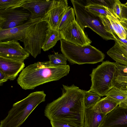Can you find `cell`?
I'll return each instance as SVG.
<instances>
[{
    "label": "cell",
    "mask_w": 127,
    "mask_h": 127,
    "mask_svg": "<svg viewBox=\"0 0 127 127\" xmlns=\"http://www.w3.org/2000/svg\"><path fill=\"white\" fill-rule=\"evenodd\" d=\"M76 16V21L82 29L86 27L92 30L106 40L115 39L113 35L105 30L100 18L85 9L84 5L78 0H72Z\"/></svg>",
    "instance_id": "cell-6"
},
{
    "label": "cell",
    "mask_w": 127,
    "mask_h": 127,
    "mask_svg": "<svg viewBox=\"0 0 127 127\" xmlns=\"http://www.w3.org/2000/svg\"><path fill=\"white\" fill-rule=\"evenodd\" d=\"M121 4L119 0H114L111 9L115 17L119 21L123 18Z\"/></svg>",
    "instance_id": "cell-27"
},
{
    "label": "cell",
    "mask_w": 127,
    "mask_h": 127,
    "mask_svg": "<svg viewBox=\"0 0 127 127\" xmlns=\"http://www.w3.org/2000/svg\"><path fill=\"white\" fill-rule=\"evenodd\" d=\"M8 80L7 76L2 71L0 70V86L2 85L3 83Z\"/></svg>",
    "instance_id": "cell-33"
},
{
    "label": "cell",
    "mask_w": 127,
    "mask_h": 127,
    "mask_svg": "<svg viewBox=\"0 0 127 127\" xmlns=\"http://www.w3.org/2000/svg\"><path fill=\"white\" fill-rule=\"evenodd\" d=\"M41 21V18L30 19L24 24L13 28L0 29V41H18L23 39L28 31L34 25Z\"/></svg>",
    "instance_id": "cell-12"
},
{
    "label": "cell",
    "mask_w": 127,
    "mask_h": 127,
    "mask_svg": "<svg viewBox=\"0 0 127 127\" xmlns=\"http://www.w3.org/2000/svg\"><path fill=\"white\" fill-rule=\"evenodd\" d=\"M28 0H0V10L21 6Z\"/></svg>",
    "instance_id": "cell-26"
},
{
    "label": "cell",
    "mask_w": 127,
    "mask_h": 127,
    "mask_svg": "<svg viewBox=\"0 0 127 127\" xmlns=\"http://www.w3.org/2000/svg\"><path fill=\"white\" fill-rule=\"evenodd\" d=\"M62 85L61 96L47 104L44 115L50 120L54 119L73 127H83L86 91L74 84Z\"/></svg>",
    "instance_id": "cell-1"
},
{
    "label": "cell",
    "mask_w": 127,
    "mask_h": 127,
    "mask_svg": "<svg viewBox=\"0 0 127 127\" xmlns=\"http://www.w3.org/2000/svg\"><path fill=\"white\" fill-rule=\"evenodd\" d=\"M70 71L68 65L56 66L51 65L48 61L38 62L24 68L17 82L24 90L33 89L45 83L59 80L67 75Z\"/></svg>",
    "instance_id": "cell-2"
},
{
    "label": "cell",
    "mask_w": 127,
    "mask_h": 127,
    "mask_svg": "<svg viewBox=\"0 0 127 127\" xmlns=\"http://www.w3.org/2000/svg\"><path fill=\"white\" fill-rule=\"evenodd\" d=\"M60 40L61 51L71 64H94L101 62L104 59V54L90 44L82 46L63 39Z\"/></svg>",
    "instance_id": "cell-4"
},
{
    "label": "cell",
    "mask_w": 127,
    "mask_h": 127,
    "mask_svg": "<svg viewBox=\"0 0 127 127\" xmlns=\"http://www.w3.org/2000/svg\"><path fill=\"white\" fill-rule=\"evenodd\" d=\"M118 105L120 107L127 108V98L121 102Z\"/></svg>",
    "instance_id": "cell-36"
},
{
    "label": "cell",
    "mask_w": 127,
    "mask_h": 127,
    "mask_svg": "<svg viewBox=\"0 0 127 127\" xmlns=\"http://www.w3.org/2000/svg\"><path fill=\"white\" fill-rule=\"evenodd\" d=\"M119 21L125 30L127 31V20L123 18Z\"/></svg>",
    "instance_id": "cell-35"
},
{
    "label": "cell",
    "mask_w": 127,
    "mask_h": 127,
    "mask_svg": "<svg viewBox=\"0 0 127 127\" xmlns=\"http://www.w3.org/2000/svg\"><path fill=\"white\" fill-rule=\"evenodd\" d=\"M119 104L111 97L106 96L101 99L95 105L101 113L107 115Z\"/></svg>",
    "instance_id": "cell-19"
},
{
    "label": "cell",
    "mask_w": 127,
    "mask_h": 127,
    "mask_svg": "<svg viewBox=\"0 0 127 127\" xmlns=\"http://www.w3.org/2000/svg\"><path fill=\"white\" fill-rule=\"evenodd\" d=\"M50 122L52 127H75L54 119L51 120Z\"/></svg>",
    "instance_id": "cell-31"
},
{
    "label": "cell",
    "mask_w": 127,
    "mask_h": 127,
    "mask_svg": "<svg viewBox=\"0 0 127 127\" xmlns=\"http://www.w3.org/2000/svg\"><path fill=\"white\" fill-rule=\"evenodd\" d=\"M61 39H63V38L60 31L48 28L42 49L44 51H48L54 47L58 41Z\"/></svg>",
    "instance_id": "cell-18"
},
{
    "label": "cell",
    "mask_w": 127,
    "mask_h": 127,
    "mask_svg": "<svg viewBox=\"0 0 127 127\" xmlns=\"http://www.w3.org/2000/svg\"><path fill=\"white\" fill-rule=\"evenodd\" d=\"M85 9L97 17L107 16L109 14L108 8L97 4H91L86 5Z\"/></svg>",
    "instance_id": "cell-24"
},
{
    "label": "cell",
    "mask_w": 127,
    "mask_h": 127,
    "mask_svg": "<svg viewBox=\"0 0 127 127\" xmlns=\"http://www.w3.org/2000/svg\"><path fill=\"white\" fill-rule=\"evenodd\" d=\"M49 64L51 65L56 66H62L67 65L66 57L63 54L55 52L54 54L48 56Z\"/></svg>",
    "instance_id": "cell-25"
},
{
    "label": "cell",
    "mask_w": 127,
    "mask_h": 127,
    "mask_svg": "<svg viewBox=\"0 0 127 127\" xmlns=\"http://www.w3.org/2000/svg\"><path fill=\"white\" fill-rule=\"evenodd\" d=\"M106 31L111 34L116 39L118 36L115 32L111 23L106 16H101L99 17Z\"/></svg>",
    "instance_id": "cell-28"
},
{
    "label": "cell",
    "mask_w": 127,
    "mask_h": 127,
    "mask_svg": "<svg viewBox=\"0 0 127 127\" xmlns=\"http://www.w3.org/2000/svg\"><path fill=\"white\" fill-rule=\"evenodd\" d=\"M25 67L24 62L0 57V70L3 72L10 80L15 79Z\"/></svg>",
    "instance_id": "cell-14"
},
{
    "label": "cell",
    "mask_w": 127,
    "mask_h": 127,
    "mask_svg": "<svg viewBox=\"0 0 127 127\" xmlns=\"http://www.w3.org/2000/svg\"><path fill=\"white\" fill-rule=\"evenodd\" d=\"M30 54L18 41H0V57L24 62Z\"/></svg>",
    "instance_id": "cell-11"
},
{
    "label": "cell",
    "mask_w": 127,
    "mask_h": 127,
    "mask_svg": "<svg viewBox=\"0 0 127 127\" xmlns=\"http://www.w3.org/2000/svg\"><path fill=\"white\" fill-rule=\"evenodd\" d=\"M101 96L96 93L89 90L85 93L84 98L85 108H88L95 105L101 99Z\"/></svg>",
    "instance_id": "cell-23"
},
{
    "label": "cell",
    "mask_w": 127,
    "mask_h": 127,
    "mask_svg": "<svg viewBox=\"0 0 127 127\" xmlns=\"http://www.w3.org/2000/svg\"><path fill=\"white\" fill-rule=\"evenodd\" d=\"M123 4L124 5H125V6H127V2H126V3H125V4Z\"/></svg>",
    "instance_id": "cell-37"
},
{
    "label": "cell",
    "mask_w": 127,
    "mask_h": 127,
    "mask_svg": "<svg viewBox=\"0 0 127 127\" xmlns=\"http://www.w3.org/2000/svg\"><path fill=\"white\" fill-rule=\"evenodd\" d=\"M75 15L73 8L68 6L62 18L58 29L61 31L66 27L75 19Z\"/></svg>",
    "instance_id": "cell-22"
},
{
    "label": "cell",
    "mask_w": 127,
    "mask_h": 127,
    "mask_svg": "<svg viewBox=\"0 0 127 127\" xmlns=\"http://www.w3.org/2000/svg\"><path fill=\"white\" fill-rule=\"evenodd\" d=\"M30 19V13L22 7L0 10V29L13 28L24 24Z\"/></svg>",
    "instance_id": "cell-8"
},
{
    "label": "cell",
    "mask_w": 127,
    "mask_h": 127,
    "mask_svg": "<svg viewBox=\"0 0 127 127\" xmlns=\"http://www.w3.org/2000/svg\"><path fill=\"white\" fill-rule=\"evenodd\" d=\"M68 6L67 0H53L41 21L46 22L49 28L58 29Z\"/></svg>",
    "instance_id": "cell-10"
},
{
    "label": "cell",
    "mask_w": 127,
    "mask_h": 127,
    "mask_svg": "<svg viewBox=\"0 0 127 127\" xmlns=\"http://www.w3.org/2000/svg\"><path fill=\"white\" fill-rule=\"evenodd\" d=\"M108 11L109 14L106 17L110 21L115 32L120 38L126 39L127 34L125 29L119 20L115 17L111 9L108 8Z\"/></svg>",
    "instance_id": "cell-20"
},
{
    "label": "cell",
    "mask_w": 127,
    "mask_h": 127,
    "mask_svg": "<svg viewBox=\"0 0 127 127\" xmlns=\"http://www.w3.org/2000/svg\"><path fill=\"white\" fill-rule=\"evenodd\" d=\"M60 32L63 39L77 45L87 46L92 42L75 19Z\"/></svg>",
    "instance_id": "cell-9"
},
{
    "label": "cell",
    "mask_w": 127,
    "mask_h": 127,
    "mask_svg": "<svg viewBox=\"0 0 127 127\" xmlns=\"http://www.w3.org/2000/svg\"><path fill=\"white\" fill-rule=\"evenodd\" d=\"M85 5L91 4H97L111 9L114 0H88L85 1Z\"/></svg>",
    "instance_id": "cell-29"
},
{
    "label": "cell",
    "mask_w": 127,
    "mask_h": 127,
    "mask_svg": "<svg viewBox=\"0 0 127 127\" xmlns=\"http://www.w3.org/2000/svg\"><path fill=\"white\" fill-rule=\"evenodd\" d=\"M117 68V75L127 76V66L116 63Z\"/></svg>",
    "instance_id": "cell-30"
},
{
    "label": "cell",
    "mask_w": 127,
    "mask_h": 127,
    "mask_svg": "<svg viewBox=\"0 0 127 127\" xmlns=\"http://www.w3.org/2000/svg\"><path fill=\"white\" fill-rule=\"evenodd\" d=\"M117 75L115 63L104 61L93 69L90 76L92 85L90 91L101 96H105L114 86V80Z\"/></svg>",
    "instance_id": "cell-5"
},
{
    "label": "cell",
    "mask_w": 127,
    "mask_h": 127,
    "mask_svg": "<svg viewBox=\"0 0 127 127\" xmlns=\"http://www.w3.org/2000/svg\"><path fill=\"white\" fill-rule=\"evenodd\" d=\"M53 0H28L21 7L30 13L31 19H41L46 13Z\"/></svg>",
    "instance_id": "cell-15"
},
{
    "label": "cell",
    "mask_w": 127,
    "mask_h": 127,
    "mask_svg": "<svg viewBox=\"0 0 127 127\" xmlns=\"http://www.w3.org/2000/svg\"><path fill=\"white\" fill-rule=\"evenodd\" d=\"M100 127H127V108L117 106L107 115Z\"/></svg>",
    "instance_id": "cell-13"
},
{
    "label": "cell",
    "mask_w": 127,
    "mask_h": 127,
    "mask_svg": "<svg viewBox=\"0 0 127 127\" xmlns=\"http://www.w3.org/2000/svg\"><path fill=\"white\" fill-rule=\"evenodd\" d=\"M114 45L107 52V55L116 63L127 66V44L116 39Z\"/></svg>",
    "instance_id": "cell-17"
},
{
    "label": "cell",
    "mask_w": 127,
    "mask_h": 127,
    "mask_svg": "<svg viewBox=\"0 0 127 127\" xmlns=\"http://www.w3.org/2000/svg\"><path fill=\"white\" fill-rule=\"evenodd\" d=\"M46 96L44 91H37L14 104L7 116L1 121L0 127H20L36 107L45 101Z\"/></svg>",
    "instance_id": "cell-3"
},
{
    "label": "cell",
    "mask_w": 127,
    "mask_h": 127,
    "mask_svg": "<svg viewBox=\"0 0 127 127\" xmlns=\"http://www.w3.org/2000/svg\"><path fill=\"white\" fill-rule=\"evenodd\" d=\"M106 115L101 113L96 105L85 108L83 127H100Z\"/></svg>",
    "instance_id": "cell-16"
},
{
    "label": "cell",
    "mask_w": 127,
    "mask_h": 127,
    "mask_svg": "<svg viewBox=\"0 0 127 127\" xmlns=\"http://www.w3.org/2000/svg\"><path fill=\"white\" fill-rule=\"evenodd\" d=\"M127 84V76L117 75L114 82V84Z\"/></svg>",
    "instance_id": "cell-32"
},
{
    "label": "cell",
    "mask_w": 127,
    "mask_h": 127,
    "mask_svg": "<svg viewBox=\"0 0 127 127\" xmlns=\"http://www.w3.org/2000/svg\"><path fill=\"white\" fill-rule=\"evenodd\" d=\"M48 28L46 22L40 21L32 26L20 41L23 42L24 48L34 58L41 52Z\"/></svg>",
    "instance_id": "cell-7"
},
{
    "label": "cell",
    "mask_w": 127,
    "mask_h": 127,
    "mask_svg": "<svg viewBox=\"0 0 127 127\" xmlns=\"http://www.w3.org/2000/svg\"><path fill=\"white\" fill-rule=\"evenodd\" d=\"M105 96L110 97L119 104L127 98V91L114 85Z\"/></svg>",
    "instance_id": "cell-21"
},
{
    "label": "cell",
    "mask_w": 127,
    "mask_h": 127,
    "mask_svg": "<svg viewBox=\"0 0 127 127\" xmlns=\"http://www.w3.org/2000/svg\"><path fill=\"white\" fill-rule=\"evenodd\" d=\"M121 5L123 18L127 20V6L122 3L121 4Z\"/></svg>",
    "instance_id": "cell-34"
}]
</instances>
